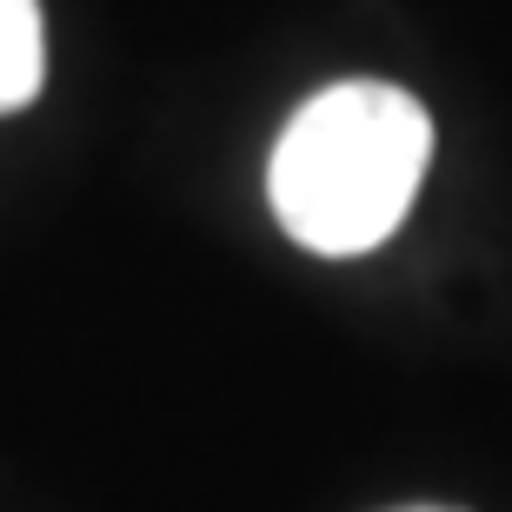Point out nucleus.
<instances>
[{
    "instance_id": "f257e3e1",
    "label": "nucleus",
    "mask_w": 512,
    "mask_h": 512,
    "mask_svg": "<svg viewBox=\"0 0 512 512\" xmlns=\"http://www.w3.org/2000/svg\"><path fill=\"white\" fill-rule=\"evenodd\" d=\"M426 160H433V120L406 87L340 80L286 120L266 193L280 227L306 253L353 260L413 213Z\"/></svg>"
},
{
    "instance_id": "f03ea898",
    "label": "nucleus",
    "mask_w": 512,
    "mask_h": 512,
    "mask_svg": "<svg viewBox=\"0 0 512 512\" xmlns=\"http://www.w3.org/2000/svg\"><path fill=\"white\" fill-rule=\"evenodd\" d=\"M47 80V34L34 0H0V114H14Z\"/></svg>"
},
{
    "instance_id": "7ed1b4c3",
    "label": "nucleus",
    "mask_w": 512,
    "mask_h": 512,
    "mask_svg": "<svg viewBox=\"0 0 512 512\" xmlns=\"http://www.w3.org/2000/svg\"><path fill=\"white\" fill-rule=\"evenodd\" d=\"M399 512H459V506H399Z\"/></svg>"
}]
</instances>
